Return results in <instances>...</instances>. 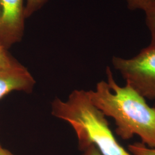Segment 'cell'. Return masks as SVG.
Here are the masks:
<instances>
[{
	"label": "cell",
	"instance_id": "obj_7",
	"mask_svg": "<svg viewBox=\"0 0 155 155\" xmlns=\"http://www.w3.org/2000/svg\"><path fill=\"white\" fill-rule=\"evenodd\" d=\"M128 150L133 155H155V148H150L142 143L130 144Z\"/></svg>",
	"mask_w": 155,
	"mask_h": 155
},
{
	"label": "cell",
	"instance_id": "obj_4",
	"mask_svg": "<svg viewBox=\"0 0 155 155\" xmlns=\"http://www.w3.org/2000/svg\"><path fill=\"white\" fill-rule=\"evenodd\" d=\"M25 19L24 0H0V45L8 50L21 40Z\"/></svg>",
	"mask_w": 155,
	"mask_h": 155
},
{
	"label": "cell",
	"instance_id": "obj_12",
	"mask_svg": "<svg viewBox=\"0 0 155 155\" xmlns=\"http://www.w3.org/2000/svg\"><path fill=\"white\" fill-rule=\"evenodd\" d=\"M0 155H13L9 150L0 147Z\"/></svg>",
	"mask_w": 155,
	"mask_h": 155
},
{
	"label": "cell",
	"instance_id": "obj_8",
	"mask_svg": "<svg viewBox=\"0 0 155 155\" xmlns=\"http://www.w3.org/2000/svg\"><path fill=\"white\" fill-rule=\"evenodd\" d=\"M48 0H26L25 5V18L32 16Z\"/></svg>",
	"mask_w": 155,
	"mask_h": 155
},
{
	"label": "cell",
	"instance_id": "obj_9",
	"mask_svg": "<svg viewBox=\"0 0 155 155\" xmlns=\"http://www.w3.org/2000/svg\"><path fill=\"white\" fill-rule=\"evenodd\" d=\"M18 63L7 51V49L0 45V68L13 66Z\"/></svg>",
	"mask_w": 155,
	"mask_h": 155
},
{
	"label": "cell",
	"instance_id": "obj_10",
	"mask_svg": "<svg viewBox=\"0 0 155 155\" xmlns=\"http://www.w3.org/2000/svg\"><path fill=\"white\" fill-rule=\"evenodd\" d=\"M128 8L131 11L142 10L144 11L155 0H125Z\"/></svg>",
	"mask_w": 155,
	"mask_h": 155
},
{
	"label": "cell",
	"instance_id": "obj_5",
	"mask_svg": "<svg viewBox=\"0 0 155 155\" xmlns=\"http://www.w3.org/2000/svg\"><path fill=\"white\" fill-rule=\"evenodd\" d=\"M34 84L31 74L19 63L9 67L0 68V99L15 90L29 91Z\"/></svg>",
	"mask_w": 155,
	"mask_h": 155
},
{
	"label": "cell",
	"instance_id": "obj_13",
	"mask_svg": "<svg viewBox=\"0 0 155 155\" xmlns=\"http://www.w3.org/2000/svg\"><path fill=\"white\" fill-rule=\"evenodd\" d=\"M0 147H1V145H0Z\"/></svg>",
	"mask_w": 155,
	"mask_h": 155
},
{
	"label": "cell",
	"instance_id": "obj_6",
	"mask_svg": "<svg viewBox=\"0 0 155 155\" xmlns=\"http://www.w3.org/2000/svg\"><path fill=\"white\" fill-rule=\"evenodd\" d=\"M144 12L145 15V22L150 33V44L155 45V1Z\"/></svg>",
	"mask_w": 155,
	"mask_h": 155
},
{
	"label": "cell",
	"instance_id": "obj_1",
	"mask_svg": "<svg viewBox=\"0 0 155 155\" xmlns=\"http://www.w3.org/2000/svg\"><path fill=\"white\" fill-rule=\"evenodd\" d=\"M106 74L107 82L101 81L95 90L87 91L91 102L114 120L116 132L121 139L127 140L137 135L143 144L155 149V107L127 84L118 85L109 67Z\"/></svg>",
	"mask_w": 155,
	"mask_h": 155
},
{
	"label": "cell",
	"instance_id": "obj_2",
	"mask_svg": "<svg viewBox=\"0 0 155 155\" xmlns=\"http://www.w3.org/2000/svg\"><path fill=\"white\" fill-rule=\"evenodd\" d=\"M52 113L73 127L81 150L94 145L102 155H132L118 143L105 115L91 102L87 91L75 90L66 101L56 99Z\"/></svg>",
	"mask_w": 155,
	"mask_h": 155
},
{
	"label": "cell",
	"instance_id": "obj_11",
	"mask_svg": "<svg viewBox=\"0 0 155 155\" xmlns=\"http://www.w3.org/2000/svg\"><path fill=\"white\" fill-rule=\"evenodd\" d=\"M83 155H102L100 153L97 148L92 145L90 146L86 150H84V153Z\"/></svg>",
	"mask_w": 155,
	"mask_h": 155
},
{
	"label": "cell",
	"instance_id": "obj_3",
	"mask_svg": "<svg viewBox=\"0 0 155 155\" xmlns=\"http://www.w3.org/2000/svg\"><path fill=\"white\" fill-rule=\"evenodd\" d=\"M112 64L130 87L145 99L155 100V45L131 58L113 56Z\"/></svg>",
	"mask_w": 155,
	"mask_h": 155
}]
</instances>
